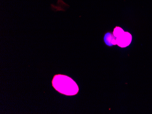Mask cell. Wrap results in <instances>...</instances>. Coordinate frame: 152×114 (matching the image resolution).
Masks as SVG:
<instances>
[{"label":"cell","instance_id":"cell-1","mask_svg":"<svg viewBox=\"0 0 152 114\" xmlns=\"http://www.w3.org/2000/svg\"><path fill=\"white\" fill-rule=\"evenodd\" d=\"M52 85L56 91L66 96H74L79 91V87L76 82L69 76L63 75L55 76Z\"/></svg>","mask_w":152,"mask_h":114},{"label":"cell","instance_id":"cell-2","mask_svg":"<svg viewBox=\"0 0 152 114\" xmlns=\"http://www.w3.org/2000/svg\"><path fill=\"white\" fill-rule=\"evenodd\" d=\"M113 35L116 38V45L122 48L128 46L132 41V36L130 33L125 32L123 29L118 26L114 28Z\"/></svg>","mask_w":152,"mask_h":114},{"label":"cell","instance_id":"cell-3","mask_svg":"<svg viewBox=\"0 0 152 114\" xmlns=\"http://www.w3.org/2000/svg\"><path fill=\"white\" fill-rule=\"evenodd\" d=\"M116 38L111 33H107L105 35L104 37V41L107 46H111L112 45H116Z\"/></svg>","mask_w":152,"mask_h":114}]
</instances>
